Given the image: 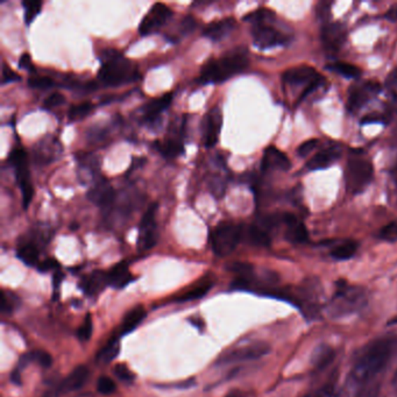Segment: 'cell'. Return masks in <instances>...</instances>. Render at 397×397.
I'll return each instance as SVG.
<instances>
[{
    "label": "cell",
    "mask_w": 397,
    "mask_h": 397,
    "mask_svg": "<svg viewBox=\"0 0 397 397\" xmlns=\"http://www.w3.org/2000/svg\"><path fill=\"white\" fill-rule=\"evenodd\" d=\"M396 356L397 335L374 339L356 353L352 372L349 374L351 381L358 386V391L375 387L377 377L387 370Z\"/></svg>",
    "instance_id": "obj_1"
},
{
    "label": "cell",
    "mask_w": 397,
    "mask_h": 397,
    "mask_svg": "<svg viewBox=\"0 0 397 397\" xmlns=\"http://www.w3.org/2000/svg\"><path fill=\"white\" fill-rule=\"evenodd\" d=\"M140 73L129 59L122 52L108 49L101 54V69L98 80L105 87H119L139 80Z\"/></svg>",
    "instance_id": "obj_2"
},
{
    "label": "cell",
    "mask_w": 397,
    "mask_h": 397,
    "mask_svg": "<svg viewBox=\"0 0 397 397\" xmlns=\"http://www.w3.org/2000/svg\"><path fill=\"white\" fill-rule=\"evenodd\" d=\"M248 63L247 55L241 52H232L219 59H211L203 66L199 82L202 84L223 83L231 77L243 73Z\"/></svg>",
    "instance_id": "obj_3"
},
{
    "label": "cell",
    "mask_w": 397,
    "mask_h": 397,
    "mask_svg": "<svg viewBox=\"0 0 397 397\" xmlns=\"http://www.w3.org/2000/svg\"><path fill=\"white\" fill-rule=\"evenodd\" d=\"M366 302V293L358 287H349L347 284L339 286V289L329 304L328 311L330 316L342 317L359 310Z\"/></svg>",
    "instance_id": "obj_4"
},
{
    "label": "cell",
    "mask_w": 397,
    "mask_h": 397,
    "mask_svg": "<svg viewBox=\"0 0 397 397\" xmlns=\"http://www.w3.org/2000/svg\"><path fill=\"white\" fill-rule=\"evenodd\" d=\"M241 226L232 223H220L212 233V251L217 257L224 258L230 255L240 243Z\"/></svg>",
    "instance_id": "obj_5"
},
{
    "label": "cell",
    "mask_w": 397,
    "mask_h": 397,
    "mask_svg": "<svg viewBox=\"0 0 397 397\" xmlns=\"http://www.w3.org/2000/svg\"><path fill=\"white\" fill-rule=\"evenodd\" d=\"M373 164L363 157L349 159L346 168V185L349 192L358 194L363 192L373 180Z\"/></svg>",
    "instance_id": "obj_6"
},
{
    "label": "cell",
    "mask_w": 397,
    "mask_h": 397,
    "mask_svg": "<svg viewBox=\"0 0 397 397\" xmlns=\"http://www.w3.org/2000/svg\"><path fill=\"white\" fill-rule=\"evenodd\" d=\"M157 204L153 203L147 209L140 222L139 237H138V248L139 251H150L157 243V226L155 222Z\"/></svg>",
    "instance_id": "obj_7"
},
{
    "label": "cell",
    "mask_w": 397,
    "mask_h": 397,
    "mask_svg": "<svg viewBox=\"0 0 397 397\" xmlns=\"http://www.w3.org/2000/svg\"><path fill=\"white\" fill-rule=\"evenodd\" d=\"M173 15V10L164 3H154L150 12L143 17L141 24H139V33L143 36L154 34L162 26L167 24V21Z\"/></svg>",
    "instance_id": "obj_8"
},
{
    "label": "cell",
    "mask_w": 397,
    "mask_h": 397,
    "mask_svg": "<svg viewBox=\"0 0 397 397\" xmlns=\"http://www.w3.org/2000/svg\"><path fill=\"white\" fill-rule=\"evenodd\" d=\"M269 351H270V347H269L268 344L264 342H253V344L244 346L241 349H234L232 352L226 353L225 356L220 358L219 363H240V361H248V360L260 359L266 354H268Z\"/></svg>",
    "instance_id": "obj_9"
},
{
    "label": "cell",
    "mask_w": 397,
    "mask_h": 397,
    "mask_svg": "<svg viewBox=\"0 0 397 397\" xmlns=\"http://www.w3.org/2000/svg\"><path fill=\"white\" fill-rule=\"evenodd\" d=\"M381 87L377 83L373 82H363V83L353 85L349 90V110L356 112L363 108L368 101L380 92Z\"/></svg>",
    "instance_id": "obj_10"
},
{
    "label": "cell",
    "mask_w": 397,
    "mask_h": 397,
    "mask_svg": "<svg viewBox=\"0 0 397 397\" xmlns=\"http://www.w3.org/2000/svg\"><path fill=\"white\" fill-rule=\"evenodd\" d=\"M252 38L255 47L259 49H269L276 45H284L287 40L282 33L266 24L253 26Z\"/></svg>",
    "instance_id": "obj_11"
},
{
    "label": "cell",
    "mask_w": 397,
    "mask_h": 397,
    "mask_svg": "<svg viewBox=\"0 0 397 397\" xmlns=\"http://www.w3.org/2000/svg\"><path fill=\"white\" fill-rule=\"evenodd\" d=\"M87 198L96 205L108 209L115 201V189L112 188L106 178H99L87 192Z\"/></svg>",
    "instance_id": "obj_12"
},
{
    "label": "cell",
    "mask_w": 397,
    "mask_h": 397,
    "mask_svg": "<svg viewBox=\"0 0 397 397\" xmlns=\"http://www.w3.org/2000/svg\"><path fill=\"white\" fill-rule=\"evenodd\" d=\"M282 78L287 85L300 87V85L307 84V87H309L311 84L321 80L322 77L312 66H300L287 70L286 73H283Z\"/></svg>",
    "instance_id": "obj_13"
},
{
    "label": "cell",
    "mask_w": 397,
    "mask_h": 397,
    "mask_svg": "<svg viewBox=\"0 0 397 397\" xmlns=\"http://www.w3.org/2000/svg\"><path fill=\"white\" fill-rule=\"evenodd\" d=\"M222 126H223L222 112L219 108H213L205 117V127H204L203 140H204V146L206 148H212L218 143Z\"/></svg>",
    "instance_id": "obj_14"
},
{
    "label": "cell",
    "mask_w": 397,
    "mask_h": 397,
    "mask_svg": "<svg viewBox=\"0 0 397 397\" xmlns=\"http://www.w3.org/2000/svg\"><path fill=\"white\" fill-rule=\"evenodd\" d=\"M185 125L181 129L171 131L169 138L166 139L164 143H157V150L160 152L164 157L167 159H174L185 153V143H183V133H185Z\"/></svg>",
    "instance_id": "obj_15"
},
{
    "label": "cell",
    "mask_w": 397,
    "mask_h": 397,
    "mask_svg": "<svg viewBox=\"0 0 397 397\" xmlns=\"http://www.w3.org/2000/svg\"><path fill=\"white\" fill-rule=\"evenodd\" d=\"M282 223L286 225V239L293 244H304L309 239L307 227L296 216L291 213H284Z\"/></svg>",
    "instance_id": "obj_16"
},
{
    "label": "cell",
    "mask_w": 397,
    "mask_h": 397,
    "mask_svg": "<svg viewBox=\"0 0 397 397\" xmlns=\"http://www.w3.org/2000/svg\"><path fill=\"white\" fill-rule=\"evenodd\" d=\"M290 167L291 164L288 157L276 147L270 146L265 150L261 162L262 171H289Z\"/></svg>",
    "instance_id": "obj_17"
},
{
    "label": "cell",
    "mask_w": 397,
    "mask_h": 397,
    "mask_svg": "<svg viewBox=\"0 0 397 397\" xmlns=\"http://www.w3.org/2000/svg\"><path fill=\"white\" fill-rule=\"evenodd\" d=\"M173 101V94H167L162 96V97L157 98L154 101L147 103L143 108H141V113H143V122L145 124H153L157 122L161 113L169 108Z\"/></svg>",
    "instance_id": "obj_18"
},
{
    "label": "cell",
    "mask_w": 397,
    "mask_h": 397,
    "mask_svg": "<svg viewBox=\"0 0 397 397\" xmlns=\"http://www.w3.org/2000/svg\"><path fill=\"white\" fill-rule=\"evenodd\" d=\"M10 164L14 167L19 185L31 182L27 166V154L22 148H14L8 157Z\"/></svg>",
    "instance_id": "obj_19"
},
{
    "label": "cell",
    "mask_w": 397,
    "mask_h": 397,
    "mask_svg": "<svg viewBox=\"0 0 397 397\" xmlns=\"http://www.w3.org/2000/svg\"><path fill=\"white\" fill-rule=\"evenodd\" d=\"M340 155H342V150L339 147H330L328 150H322L315 157H311L310 160L308 161L307 167L310 171L325 169L335 164V161H338Z\"/></svg>",
    "instance_id": "obj_20"
},
{
    "label": "cell",
    "mask_w": 397,
    "mask_h": 397,
    "mask_svg": "<svg viewBox=\"0 0 397 397\" xmlns=\"http://www.w3.org/2000/svg\"><path fill=\"white\" fill-rule=\"evenodd\" d=\"M236 27V20L233 17H227L224 20L213 21L203 29V35L212 41H220L230 34Z\"/></svg>",
    "instance_id": "obj_21"
},
{
    "label": "cell",
    "mask_w": 397,
    "mask_h": 397,
    "mask_svg": "<svg viewBox=\"0 0 397 397\" xmlns=\"http://www.w3.org/2000/svg\"><path fill=\"white\" fill-rule=\"evenodd\" d=\"M322 38H323V42L328 48L337 50L345 42V28L342 27V24H338V22L326 24L322 31Z\"/></svg>",
    "instance_id": "obj_22"
},
{
    "label": "cell",
    "mask_w": 397,
    "mask_h": 397,
    "mask_svg": "<svg viewBox=\"0 0 397 397\" xmlns=\"http://www.w3.org/2000/svg\"><path fill=\"white\" fill-rule=\"evenodd\" d=\"M89 377V370L85 366H78L66 377V380L59 384V394L69 393V391H78L83 387Z\"/></svg>",
    "instance_id": "obj_23"
},
{
    "label": "cell",
    "mask_w": 397,
    "mask_h": 397,
    "mask_svg": "<svg viewBox=\"0 0 397 397\" xmlns=\"http://www.w3.org/2000/svg\"><path fill=\"white\" fill-rule=\"evenodd\" d=\"M108 286L115 287L117 289L125 288L132 281V274L129 273L127 262L122 261L112 267L108 273Z\"/></svg>",
    "instance_id": "obj_24"
},
{
    "label": "cell",
    "mask_w": 397,
    "mask_h": 397,
    "mask_svg": "<svg viewBox=\"0 0 397 397\" xmlns=\"http://www.w3.org/2000/svg\"><path fill=\"white\" fill-rule=\"evenodd\" d=\"M106 286H108V273L96 270L84 280L83 290L87 295L94 296L103 291Z\"/></svg>",
    "instance_id": "obj_25"
},
{
    "label": "cell",
    "mask_w": 397,
    "mask_h": 397,
    "mask_svg": "<svg viewBox=\"0 0 397 397\" xmlns=\"http://www.w3.org/2000/svg\"><path fill=\"white\" fill-rule=\"evenodd\" d=\"M335 356V349H332L331 346H318L311 356V363L315 367V370H323L331 365Z\"/></svg>",
    "instance_id": "obj_26"
},
{
    "label": "cell",
    "mask_w": 397,
    "mask_h": 397,
    "mask_svg": "<svg viewBox=\"0 0 397 397\" xmlns=\"http://www.w3.org/2000/svg\"><path fill=\"white\" fill-rule=\"evenodd\" d=\"M146 316L147 312L143 305H138V307L133 308L132 310L129 311L125 317H124L122 329H120L122 335H127V333H131V332L134 331V330L143 323Z\"/></svg>",
    "instance_id": "obj_27"
},
{
    "label": "cell",
    "mask_w": 397,
    "mask_h": 397,
    "mask_svg": "<svg viewBox=\"0 0 397 397\" xmlns=\"http://www.w3.org/2000/svg\"><path fill=\"white\" fill-rule=\"evenodd\" d=\"M247 238L252 245L258 246V247H268L272 243L268 232L259 226L258 224H253L248 227Z\"/></svg>",
    "instance_id": "obj_28"
},
{
    "label": "cell",
    "mask_w": 397,
    "mask_h": 397,
    "mask_svg": "<svg viewBox=\"0 0 397 397\" xmlns=\"http://www.w3.org/2000/svg\"><path fill=\"white\" fill-rule=\"evenodd\" d=\"M38 246L34 243H26L17 248V257L27 266H38Z\"/></svg>",
    "instance_id": "obj_29"
},
{
    "label": "cell",
    "mask_w": 397,
    "mask_h": 397,
    "mask_svg": "<svg viewBox=\"0 0 397 397\" xmlns=\"http://www.w3.org/2000/svg\"><path fill=\"white\" fill-rule=\"evenodd\" d=\"M213 281L210 280H204L198 286L194 287L192 289L188 290L187 293L183 294L181 297L176 298V302L183 303V302H189V301L198 300L205 296L209 293L210 289L212 288Z\"/></svg>",
    "instance_id": "obj_30"
},
{
    "label": "cell",
    "mask_w": 397,
    "mask_h": 397,
    "mask_svg": "<svg viewBox=\"0 0 397 397\" xmlns=\"http://www.w3.org/2000/svg\"><path fill=\"white\" fill-rule=\"evenodd\" d=\"M56 143H52L49 146L48 143L45 141H42L40 145H38L36 148H35L34 152V161L36 164H45L52 162V161L55 160L56 157Z\"/></svg>",
    "instance_id": "obj_31"
},
{
    "label": "cell",
    "mask_w": 397,
    "mask_h": 397,
    "mask_svg": "<svg viewBox=\"0 0 397 397\" xmlns=\"http://www.w3.org/2000/svg\"><path fill=\"white\" fill-rule=\"evenodd\" d=\"M358 247L359 245L356 241H345L332 250L331 257L338 261H345L356 255Z\"/></svg>",
    "instance_id": "obj_32"
},
{
    "label": "cell",
    "mask_w": 397,
    "mask_h": 397,
    "mask_svg": "<svg viewBox=\"0 0 397 397\" xmlns=\"http://www.w3.org/2000/svg\"><path fill=\"white\" fill-rule=\"evenodd\" d=\"M119 351H120V345H119L118 337H113V338L110 339V342L98 353V363H111L112 360L118 356Z\"/></svg>",
    "instance_id": "obj_33"
},
{
    "label": "cell",
    "mask_w": 397,
    "mask_h": 397,
    "mask_svg": "<svg viewBox=\"0 0 397 397\" xmlns=\"http://www.w3.org/2000/svg\"><path fill=\"white\" fill-rule=\"evenodd\" d=\"M329 70H331L333 73L342 75L346 78H359L361 75V70L358 66L349 64L345 62H335L328 64L326 66Z\"/></svg>",
    "instance_id": "obj_34"
},
{
    "label": "cell",
    "mask_w": 397,
    "mask_h": 397,
    "mask_svg": "<svg viewBox=\"0 0 397 397\" xmlns=\"http://www.w3.org/2000/svg\"><path fill=\"white\" fill-rule=\"evenodd\" d=\"M92 108H94V106L89 101H84V103H80V104L73 105V106L70 108L68 118H69L70 122H78V120H82L87 115H89V113L92 111Z\"/></svg>",
    "instance_id": "obj_35"
},
{
    "label": "cell",
    "mask_w": 397,
    "mask_h": 397,
    "mask_svg": "<svg viewBox=\"0 0 397 397\" xmlns=\"http://www.w3.org/2000/svg\"><path fill=\"white\" fill-rule=\"evenodd\" d=\"M275 14L268 8H259V10L245 15L244 20L254 24H266V21L270 20Z\"/></svg>",
    "instance_id": "obj_36"
},
{
    "label": "cell",
    "mask_w": 397,
    "mask_h": 397,
    "mask_svg": "<svg viewBox=\"0 0 397 397\" xmlns=\"http://www.w3.org/2000/svg\"><path fill=\"white\" fill-rule=\"evenodd\" d=\"M22 6L24 8V22L26 24H31L34 21L35 17L41 12V1H24Z\"/></svg>",
    "instance_id": "obj_37"
},
{
    "label": "cell",
    "mask_w": 397,
    "mask_h": 397,
    "mask_svg": "<svg viewBox=\"0 0 397 397\" xmlns=\"http://www.w3.org/2000/svg\"><path fill=\"white\" fill-rule=\"evenodd\" d=\"M28 87L31 89H38V90H47L50 87H55V82L50 77L33 76L28 78Z\"/></svg>",
    "instance_id": "obj_38"
},
{
    "label": "cell",
    "mask_w": 397,
    "mask_h": 397,
    "mask_svg": "<svg viewBox=\"0 0 397 397\" xmlns=\"http://www.w3.org/2000/svg\"><path fill=\"white\" fill-rule=\"evenodd\" d=\"M92 331H94L92 318H91L90 314H87L85 318H84L83 324L80 325V328L78 329L77 335H78V338L82 342H87L91 338V335H92Z\"/></svg>",
    "instance_id": "obj_39"
},
{
    "label": "cell",
    "mask_w": 397,
    "mask_h": 397,
    "mask_svg": "<svg viewBox=\"0 0 397 397\" xmlns=\"http://www.w3.org/2000/svg\"><path fill=\"white\" fill-rule=\"evenodd\" d=\"M115 381L108 377H101L98 379L97 389L101 394L110 395L115 391Z\"/></svg>",
    "instance_id": "obj_40"
},
{
    "label": "cell",
    "mask_w": 397,
    "mask_h": 397,
    "mask_svg": "<svg viewBox=\"0 0 397 397\" xmlns=\"http://www.w3.org/2000/svg\"><path fill=\"white\" fill-rule=\"evenodd\" d=\"M31 360L38 363L40 366L43 367V368H49L52 366V358L48 352H45V351H35V352L31 353Z\"/></svg>",
    "instance_id": "obj_41"
},
{
    "label": "cell",
    "mask_w": 397,
    "mask_h": 397,
    "mask_svg": "<svg viewBox=\"0 0 397 397\" xmlns=\"http://www.w3.org/2000/svg\"><path fill=\"white\" fill-rule=\"evenodd\" d=\"M64 103H66V97H64L62 94L54 92V94H49L48 97L45 98V101H43V108H59V106H62Z\"/></svg>",
    "instance_id": "obj_42"
},
{
    "label": "cell",
    "mask_w": 397,
    "mask_h": 397,
    "mask_svg": "<svg viewBox=\"0 0 397 397\" xmlns=\"http://www.w3.org/2000/svg\"><path fill=\"white\" fill-rule=\"evenodd\" d=\"M115 377H118L119 380L124 381V382H132L134 380V374L127 368L126 365H115V370H113Z\"/></svg>",
    "instance_id": "obj_43"
},
{
    "label": "cell",
    "mask_w": 397,
    "mask_h": 397,
    "mask_svg": "<svg viewBox=\"0 0 397 397\" xmlns=\"http://www.w3.org/2000/svg\"><path fill=\"white\" fill-rule=\"evenodd\" d=\"M225 181L220 176H216L213 178L210 182V189H211V192H212L213 196H216L217 198H220L222 196L224 195L225 192Z\"/></svg>",
    "instance_id": "obj_44"
},
{
    "label": "cell",
    "mask_w": 397,
    "mask_h": 397,
    "mask_svg": "<svg viewBox=\"0 0 397 397\" xmlns=\"http://www.w3.org/2000/svg\"><path fill=\"white\" fill-rule=\"evenodd\" d=\"M380 238L387 241L397 240V223H391L384 226L381 230Z\"/></svg>",
    "instance_id": "obj_45"
},
{
    "label": "cell",
    "mask_w": 397,
    "mask_h": 397,
    "mask_svg": "<svg viewBox=\"0 0 397 397\" xmlns=\"http://www.w3.org/2000/svg\"><path fill=\"white\" fill-rule=\"evenodd\" d=\"M317 139L308 140L305 143H302L298 150H297V153L301 157H305L309 155V154L312 153V150H316V147L318 146Z\"/></svg>",
    "instance_id": "obj_46"
},
{
    "label": "cell",
    "mask_w": 397,
    "mask_h": 397,
    "mask_svg": "<svg viewBox=\"0 0 397 397\" xmlns=\"http://www.w3.org/2000/svg\"><path fill=\"white\" fill-rule=\"evenodd\" d=\"M197 27V21L192 15H187L181 21V31L183 34H190Z\"/></svg>",
    "instance_id": "obj_47"
},
{
    "label": "cell",
    "mask_w": 397,
    "mask_h": 397,
    "mask_svg": "<svg viewBox=\"0 0 397 397\" xmlns=\"http://www.w3.org/2000/svg\"><path fill=\"white\" fill-rule=\"evenodd\" d=\"M21 77L17 75L15 71L10 69V66H7L3 63V80H1V83L7 84V83H13V82H17V80H20Z\"/></svg>",
    "instance_id": "obj_48"
},
{
    "label": "cell",
    "mask_w": 397,
    "mask_h": 397,
    "mask_svg": "<svg viewBox=\"0 0 397 397\" xmlns=\"http://www.w3.org/2000/svg\"><path fill=\"white\" fill-rule=\"evenodd\" d=\"M59 264L56 261L55 259H47L45 261L40 262L38 265V269L41 273H47L52 269L59 268Z\"/></svg>",
    "instance_id": "obj_49"
},
{
    "label": "cell",
    "mask_w": 397,
    "mask_h": 397,
    "mask_svg": "<svg viewBox=\"0 0 397 397\" xmlns=\"http://www.w3.org/2000/svg\"><path fill=\"white\" fill-rule=\"evenodd\" d=\"M14 303L10 301V296H7L6 293L1 294V311L3 314H12Z\"/></svg>",
    "instance_id": "obj_50"
},
{
    "label": "cell",
    "mask_w": 397,
    "mask_h": 397,
    "mask_svg": "<svg viewBox=\"0 0 397 397\" xmlns=\"http://www.w3.org/2000/svg\"><path fill=\"white\" fill-rule=\"evenodd\" d=\"M386 85L391 92H397V68L391 70L386 80Z\"/></svg>",
    "instance_id": "obj_51"
},
{
    "label": "cell",
    "mask_w": 397,
    "mask_h": 397,
    "mask_svg": "<svg viewBox=\"0 0 397 397\" xmlns=\"http://www.w3.org/2000/svg\"><path fill=\"white\" fill-rule=\"evenodd\" d=\"M384 122V118L382 115H377V113H372V115H366L361 119V124L363 125H370V124H381Z\"/></svg>",
    "instance_id": "obj_52"
},
{
    "label": "cell",
    "mask_w": 397,
    "mask_h": 397,
    "mask_svg": "<svg viewBox=\"0 0 397 397\" xmlns=\"http://www.w3.org/2000/svg\"><path fill=\"white\" fill-rule=\"evenodd\" d=\"M19 66H20L21 69H33V63H31V57L29 54L24 52V54L21 55L20 59H19Z\"/></svg>",
    "instance_id": "obj_53"
},
{
    "label": "cell",
    "mask_w": 397,
    "mask_h": 397,
    "mask_svg": "<svg viewBox=\"0 0 397 397\" xmlns=\"http://www.w3.org/2000/svg\"><path fill=\"white\" fill-rule=\"evenodd\" d=\"M63 279H64V275L63 273L56 272L54 274V277H52V284H54V288H59L61 283H62Z\"/></svg>",
    "instance_id": "obj_54"
},
{
    "label": "cell",
    "mask_w": 397,
    "mask_h": 397,
    "mask_svg": "<svg viewBox=\"0 0 397 397\" xmlns=\"http://www.w3.org/2000/svg\"><path fill=\"white\" fill-rule=\"evenodd\" d=\"M386 17L388 20L396 21L397 20V3L393 5V6L388 10L387 13H386Z\"/></svg>",
    "instance_id": "obj_55"
},
{
    "label": "cell",
    "mask_w": 397,
    "mask_h": 397,
    "mask_svg": "<svg viewBox=\"0 0 397 397\" xmlns=\"http://www.w3.org/2000/svg\"><path fill=\"white\" fill-rule=\"evenodd\" d=\"M10 381L13 382L14 384H21V375H20V370L19 368H15V370L12 372L10 374Z\"/></svg>",
    "instance_id": "obj_56"
},
{
    "label": "cell",
    "mask_w": 397,
    "mask_h": 397,
    "mask_svg": "<svg viewBox=\"0 0 397 397\" xmlns=\"http://www.w3.org/2000/svg\"><path fill=\"white\" fill-rule=\"evenodd\" d=\"M329 10H330V3H319V6H318V13L321 14V17H323V19L326 17V14H329Z\"/></svg>",
    "instance_id": "obj_57"
},
{
    "label": "cell",
    "mask_w": 397,
    "mask_h": 397,
    "mask_svg": "<svg viewBox=\"0 0 397 397\" xmlns=\"http://www.w3.org/2000/svg\"><path fill=\"white\" fill-rule=\"evenodd\" d=\"M226 397H246V395L240 391H232L227 394Z\"/></svg>",
    "instance_id": "obj_58"
},
{
    "label": "cell",
    "mask_w": 397,
    "mask_h": 397,
    "mask_svg": "<svg viewBox=\"0 0 397 397\" xmlns=\"http://www.w3.org/2000/svg\"><path fill=\"white\" fill-rule=\"evenodd\" d=\"M393 386H394L395 389L397 391V370L395 372L394 377H393Z\"/></svg>",
    "instance_id": "obj_59"
},
{
    "label": "cell",
    "mask_w": 397,
    "mask_h": 397,
    "mask_svg": "<svg viewBox=\"0 0 397 397\" xmlns=\"http://www.w3.org/2000/svg\"><path fill=\"white\" fill-rule=\"evenodd\" d=\"M312 397H322V396H318V395H317V396H312Z\"/></svg>",
    "instance_id": "obj_60"
}]
</instances>
